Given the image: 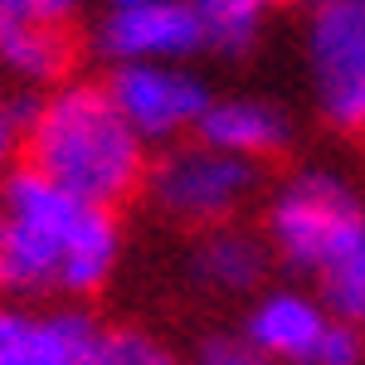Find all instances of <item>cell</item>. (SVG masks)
Masks as SVG:
<instances>
[{"label": "cell", "instance_id": "obj_1", "mask_svg": "<svg viewBox=\"0 0 365 365\" xmlns=\"http://www.w3.org/2000/svg\"><path fill=\"white\" fill-rule=\"evenodd\" d=\"M122 249L117 210L68 195L29 166L0 185V292L15 302L83 307L117 278Z\"/></svg>", "mask_w": 365, "mask_h": 365}, {"label": "cell", "instance_id": "obj_2", "mask_svg": "<svg viewBox=\"0 0 365 365\" xmlns=\"http://www.w3.org/2000/svg\"><path fill=\"white\" fill-rule=\"evenodd\" d=\"M273 263L307 278L322 307L365 331V200L351 180L327 166L282 175L263 200V225Z\"/></svg>", "mask_w": 365, "mask_h": 365}, {"label": "cell", "instance_id": "obj_3", "mask_svg": "<svg viewBox=\"0 0 365 365\" xmlns=\"http://www.w3.org/2000/svg\"><path fill=\"white\" fill-rule=\"evenodd\" d=\"M25 166L88 205L122 210L141 195L151 151L117 113L103 78H68L29 108Z\"/></svg>", "mask_w": 365, "mask_h": 365}, {"label": "cell", "instance_id": "obj_4", "mask_svg": "<svg viewBox=\"0 0 365 365\" xmlns=\"http://www.w3.org/2000/svg\"><path fill=\"white\" fill-rule=\"evenodd\" d=\"M141 195L166 225L205 234L220 225H239V215L263 195V166L225 156L190 137L151 156Z\"/></svg>", "mask_w": 365, "mask_h": 365}, {"label": "cell", "instance_id": "obj_5", "mask_svg": "<svg viewBox=\"0 0 365 365\" xmlns=\"http://www.w3.org/2000/svg\"><path fill=\"white\" fill-rule=\"evenodd\" d=\"M239 336L268 365H365V331L331 317L307 287L258 292Z\"/></svg>", "mask_w": 365, "mask_h": 365}, {"label": "cell", "instance_id": "obj_6", "mask_svg": "<svg viewBox=\"0 0 365 365\" xmlns=\"http://www.w3.org/2000/svg\"><path fill=\"white\" fill-rule=\"evenodd\" d=\"M302 73L322 122L365 132V0H322L302 15Z\"/></svg>", "mask_w": 365, "mask_h": 365}, {"label": "cell", "instance_id": "obj_7", "mask_svg": "<svg viewBox=\"0 0 365 365\" xmlns=\"http://www.w3.org/2000/svg\"><path fill=\"white\" fill-rule=\"evenodd\" d=\"M103 83L127 127L146 141V151L190 141L200 132V117L215 103V88L195 63H122L108 68Z\"/></svg>", "mask_w": 365, "mask_h": 365}, {"label": "cell", "instance_id": "obj_8", "mask_svg": "<svg viewBox=\"0 0 365 365\" xmlns=\"http://www.w3.org/2000/svg\"><path fill=\"white\" fill-rule=\"evenodd\" d=\"M88 39L113 68L195 63L205 58V5L200 0H113L93 15Z\"/></svg>", "mask_w": 365, "mask_h": 365}, {"label": "cell", "instance_id": "obj_9", "mask_svg": "<svg viewBox=\"0 0 365 365\" xmlns=\"http://www.w3.org/2000/svg\"><path fill=\"white\" fill-rule=\"evenodd\" d=\"M78 20L58 0H0V83L54 93L73 78Z\"/></svg>", "mask_w": 365, "mask_h": 365}, {"label": "cell", "instance_id": "obj_10", "mask_svg": "<svg viewBox=\"0 0 365 365\" xmlns=\"http://www.w3.org/2000/svg\"><path fill=\"white\" fill-rule=\"evenodd\" d=\"M103 322L63 302H5L0 307V365H93Z\"/></svg>", "mask_w": 365, "mask_h": 365}, {"label": "cell", "instance_id": "obj_11", "mask_svg": "<svg viewBox=\"0 0 365 365\" xmlns=\"http://www.w3.org/2000/svg\"><path fill=\"white\" fill-rule=\"evenodd\" d=\"M292 113L282 108L278 98H263V93H215L210 113L200 117L195 141L253 161V166H268L273 156H282L292 146Z\"/></svg>", "mask_w": 365, "mask_h": 365}, {"label": "cell", "instance_id": "obj_12", "mask_svg": "<svg viewBox=\"0 0 365 365\" xmlns=\"http://www.w3.org/2000/svg\"><path fill=\"white\" fill-rule=\"evenodd\" d=\"M185 273L210 297H258V292H268L273 249L249 225H220L205 234H190Z\"/></svg>", "mask_w": 365, "mask_h": 365}, {"label": "cell", "instance_id": "obj_13", "mask_svg": "<svg viewBox=\"0 0 365 365\" xmlns=\"http://www.w3.org/2000/svg\"><path fill=\"white\" fill-rule=\"evenodd\" d=\"M205 5V58H253L268 34V5L263 0H200Z\"/></svg>", "mask_w": 365, "mask_h": 365}, {"label": "cell", "instance_id": "obj_14", "mask_svg": "<svg viewBox=\"0 0 365 365\" xmlns=\"http://www.w3.org/2000/svg\"><path fill=\"white\" fill-rule=\"evenodd\" d=\"M93 365H185V361L161 336H151L141 327H108Z\"/></svg>", "mask_w": 365, "mask_h": 365}, {"label": "cell", "instance_id": "obj_15", "mask_svg": "<svg viewBox=\"0 0 365 365\" xmlns=\"http://www.w3.org/2000/svg\"><path fill=\"white\" fill-rule=\"evenodd\" d=\"M29 98H20L10 83H0V185L25 161V132H29Z\"/></svg>", "mask_w": 365, "mask_h": 365}, {"label": "cell", "instance_id": "obj_16", "mask_svg": "<svg viewBox=\"0 0 365 365\" xmlns=\"http://www.w3.org/2000/svg\"><path fill=\"white\" fill-rule=\"evenodd\" d=\"M185 365H268V361H263L239 331H210V336L190 351Z\"/></svg>", "mask_w": 365, "mask_h": 365}]
</instances>
